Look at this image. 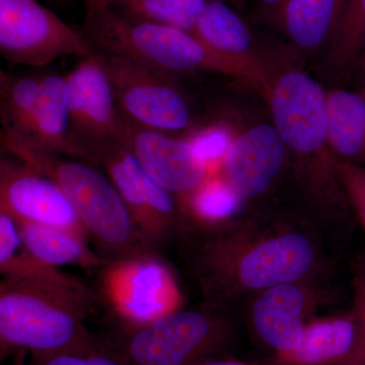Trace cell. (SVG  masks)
Masks as SVG:
<instances>
[{
	"instance_id": "obj_1",
	"label": "cell",
	"mask_w": 365,
	"mask_h": 365,
	"mask_svg": "<svg viewBox=\"0 0 365 365\" xmlns=\"http://www.w3.org/2000/svg\"><path fill=\"white\" fill-rule=\"evenodd\" d=\"M319 227L257 216L195 227L184 240L187 269L204 302L225 309L268 288L321 278L330 257Z\"/></svg>"
},
{
	"instance_id": "obj_2",
	"label": "cell",
	"mask_w": 365,
	"mask_h": 365,
	"mask_svg": "<svg viewBox=\"0 0 365 365\" xmlns=\"http://www.w3.org/2000/svg\"><path fill=\"white\" fill-rule=\"evenodd\" d=\"M98 300L83 281L21 254L0 281L1 359L14 349L43 356L102 347L86 323Z\"/></svg>"
},
{
	"instance_id": "obj_3",
	"label": "cell",
	"mask_w": 365,
	"mask_h": 365,
	"mask_svg": "<svg viewBox=\"0 0 365 365\" xmlns=\"http://www.w3.org/2000/svg\"><path fill=\"white\" fill-rule=\"evenodd\" d=\"M79 31L98 51L112 53L177 78L208 71L239 79L268 97L271 85L256 57L240 58L216 51L193 34L127 18L116 9L86 14Z\"/></svg>"
},
{
	"instance_id": "obj_4",
	"label": "cell",
	"mask_w": 365,
	"mask_h": 365,
	"mask_svg": "<svg viewBox=\"0 0 365 365\" xmlns=\"http://www.w3.org/2000/svg\"><path fill=\"white\" fill-rule=\"evenodd\" d=\"M11 157L58 185L97 253L106 261L160 255L145 244L123 198L100 168L78 158L47 153H23Z\"/></svg>"
},
{
	"instance_id": "obj_5",
	"label": "cell",
	"mask_w": 365,
	"mask_h": 365,
	"mask_svg": "<svg viewBox=\"0 0 365 365\" xmlns=\"http://www.w3.org/2000/svg\"><path fill=\"white\" fill-rule=\"evenodd\" d=\"M274 127L285 148L300 162L302 174L319 198L339 203L345 198L329 144L327 91L306 72H283L271 86Z\"/></svg>"
},
{
	"instance_id": "obj_6",
	"label": "cell",
	"mask_w": 365,
	"mask_h": 365,
	"mask_svg": "<svg viewBox=\"0 0 365 365\" xmlns=\"http://www.w3.org/2000/svg\"><path fill=\"white\" fill-rule=\"evenodd\" d=\"M225 309L204 304L179 307L141 324L115 347L129 365H196L208 359L225 341Z\"/></svg>"
},
{
	"instance_id": "obj_7",
	"label": "cell",
	"mask_w": 365,
	"mask_h": 365,
	"mask_svg": "<svg viewBox=\"0 0 365 365\" xmlns=\"http://www.w3.org/2000/svg\"><path fill=\"white\" fill-rule=\"evenodd\" d=\"M97 54L124 120L168 134L192 128L193 111L175 76L120 55L98 50Z\"/></svg>"
},
{
	"instance_id": "obj_8",
	"label": "cell",
	"mask_w": 365,
	"mask_h": 365,
	"mask_svg": "<svg viewBox=\"0 0 365 365\" xmlns=\"http://www.w3.org/2000/svg\"><path fill=\"white\" fill-rule=\"evenodd\" d=\"M97 52L72 28L36 0H0V53L16 66L42 67L64 56Z\"/></svg>"
},
{
	"instance_id": "obj_9",
	"label": "cell",
	"mask_w": 365,
	"mask_h": 365,
	"mask_svg": "<svg viewBox=\"0 0 365 365\" xmlns=\"http://www.w3.org/2000/svg\"><path fill=\"white\" fill-rule=\"evenodd\" d=\"M71 143L76 158L91 163L101 151L123 141L124 119L97 52L67 74Z\"/></svg>"
},
{
	"instance_id": "obj_10",
	"label": "cell",
	"mask_w": 365,
	"mask_h": 365,
	"mask_svg": "<svg viewBox=\"0 0 365 365\" xmlns=\"http://www.w3.org/2000/svg\"><path fill=\"white\" fill-rule=\"evenodd\" d=\"M102 295L129 326L141 325L182 307V294L162 255L109 262L98 270Z\"/></svg>"
},
{
	"instance_id": "obj_11",
	"label": "cell",
	"mask_w": 365,
	"mask_h": 365,
	"mask_svg": "<svg viewBox=\"0 0 365 365\" xmlns=\"http://www.w3.org/2000/svg\"><path fill=\"white\" fill-rule=\"evenodd\" d=\"M0 211L14 220L61 228L90 242L71 201L58 185L4 153L0 160Z\"/></svg>"
},
{
	"instance_id": "obj_12",
	"label": "cell",
	"mask_w": 365,
	"mask_h": 365,
	"mask_svg": "<svg viewBox=\"0 0 365 365\" xmlns=\"http://www.w3.org/2000/svg\"><path fill=\"white\" fill-rule=\"evenodd\" d=\"M123 141L146 176L182 202L210 177L188 139L176 138L124 120Z\"/></svg>"
},
{
	"instance_id": "obj_13",
	"label": "cell",
	"mask_w": 365,
	"mask_h": 365,
	"mask_svg": "<svg viewBox=\"0 0 365 365\" xmlns=\"http://www.w3.org/2000/svg\"><path fill=\"white\" fill-rule=\"evenodd\" d=\"M318 279L285 283L251 297L250 318L266 345L284 355L302 343L307 317L324 302Z\"/></svg>"
},
{
	"instance_id": "obj_14",
	"label": "cell",
	"mask_w": 365,
	"mask_h": 365,
	"mask_svg": "<svg viewBox=\"0 0 365 365\" xmlns=\"http://www.w3.org/2000/svg\"><path fill=\"white\" fill-rule=\"evenodd\" d=\"M287 150L272 125L260 124L235 136L222 162V177L242 202L265 195L277 182Z\"/></svg>"
},
{
	"instance_id": "obj_15",
	"label": "cell",
	"mask_w": 365,
	"mask_h": 365,
	"mask_svg": "<svg viewBox=\"0 0 365 365\" xmlns=\"http://www.w3.org/2000/svg\"><path fill=\"white\" fill-rule=\"evenodd\" d=\"M2 153H40L76 158L71 143L67 76L50 74L41 78L39 100L25 138L4 148Z\"/></svg>"
},
{
	"instance_id": "obj_16",
	"label": "cell",
	"mask_w": 365,
	"mask_h": 365,
	"mask_svg": "<svg viewBox=\"0 0 365 365\" xmlns=\"http://www.w3.org/2000/svg\"><path fill=\"white\" fill-rule=\"evenodd\" d=\"M90 163L100 168L111 180L130 211L144 242L155 251L150 213L153 180L146 176L133 153L124 141H120L101 151Z\"/></svg>"
},
{
	"instance_id": "obj_17",
	"label": "cell",
	"mask_w": 365,
	"mask_h": 365,
	"mask_svg": "<svg viewBox=\"0 0 365 365\" xmlns=\"http://www.w3.org/2000/svg\"><path fill=\"white\" fill-rule=\"evenodd\" d=\"M359 327L352 311L309 323L299 347L284 355L288 361L300 365L343 362L349 365L356 352Z\"/></svg>"
},
{
	"instance_id": "obj_18",
	"label": "cell",
	"mask_w": 365,
	"mask_h": 365,
	"mask_svg": "<svg viewBox=\"0 0 365 365\" xmlns=\"http://www.w3.org/2000/svg\"><path fill=\"white\" fill-rule=\"evenodd\" d=\"M348 0H287L276 14L290 42L302 50L332 44Z\"/></svg>"
},
{
	"instance_id": "obj_19",
	"label": "cell",
	"mask_w": 365,
	"mask_h": 365,
	"mask_svg": "<svg viewBox=\"0 0 365 365\" xmlns=\"http://www.w3.org/2000/svg\"><path fill=\"white\" fill-rule=\"evenodd\" d=\"M14 222L26 251L42 263L54 267L76 265L88 272L109 263L90 248L88 240L74 232L40 223Z\"/></svg>"
},
{
	"instance_id": "obj_20",
	"label": "cell",
	"mask_w": 365,
	"mask_h": 365,
	"mask_svg": "<svg viewBox=\"0 0 365 365\" xmlns=\"http://www.w3.org/2000/svg\"><path fill=\"white\" fill-rule=\"evenodd\" d=\"M329 144L339 162L365 165V95L361 91H327Z\"/></svg>"
},
{
	"instance_id": "obj_21",
	"label": "cell",
	"mask_w": 365,
	"mask_h": 365,
	"mask_svg": "<svg viewBox=\"0 0 365 365\" xmlns=\"http://www.w3.org/2000/svg\"><path fill=\"white\" fill-rule=\"evenodd\" d=\"M41 78L0 72L1 148L25 138L39 100Z\"/></svg>"
},
{
	"instance_id": "obj_22",
	"label": "cell",
	"mask_w": 365,
	"mask_h": 365,
	"mask_svg": "<svg viewBox=\"0 0 365 365\" xmlns=\"http://www.w3.org/2000/svg\"><path fill=\"white\" fill-rule=\"evenodd\" d=\"M193 35L216 51L240 58L252 55L253 36L246 21L223 0H209Z\"/></svg>"
},
{
	"instance_id": "obj_23",
	"label": "cell",
	"mask_w": 365,
	"mask_h": 365,
	"mask_svg": "<svg viewBox=\"0 0 365 365\" xmlns=\"http://www.w3.org/2000/svg\"><path fill=\"white\" fill-rule=\"evenodd\" d=\"M181 204L194 230L234 220L244 202L220 175L209 177Z\"/></svg>"
},
{
	"instance_id": "obj_24",
	"label": "cell",
	"mask_w": 365,
	"mask_h": 365,
	"mask_svg": "<svg viewBox=\"0 0 365 365\" xmlns=\"http://www.w3.org/2000/svg\"><path fill=\"white\" fill-rule=\"evenodd\" d=\"M209 0H129L116 9L127 18L193 33Z\"/></svg>"
},
{
	"instance_id": "obj_25",
	"label": "cell",
	"mask_w": 365,
	"mask_h": 365,
	"mask_svg": "<svg viewBox=\"0 0 365 365\" xmlns=\"http://www.w3.org/2000/svg\"><path fill=\"white\" fill-rule=\"evenodd\" d=\"M364 47L365 0H348L331 44V61L337 67L348 66L359 58Z\"/></svg>"
},
{
	"instance_id": "obj_26",
	"label": "cell",
	"mask_w": 365,
	"mask_h": 365,
	"mask_svg": "<svg viewBox=\"0 0 365 365\" xmlns=\"http://www.w3.org/2000/svg\"><path fill=\"white\" fill-rule=\"evenodd\" d=\"M234 139V133L227 125L212 124L197 130L188 140L196 155L209 165L223 162Z\"/></svg>"
},
{
	"instance_id": "obj_27",
	"label": "cell",
	"mask_w": 365,
	"mask_h": 365,
	"mask_svg": "<svg viewBox=\"0 0 365 365\" xmlns=\"http://www.w3.org/2000/svg\"><path fill=\"white\" fill-rule=\"evenodd\" d=\"M335 169L346 200L365 230V165L337 160Z\"/></svg>"
},
{
	"instance_id": "obj_28",
	"label": "cell",
	"mask_w": 365,
	"mask_h": 365,
	"mask_svg": "<svg viewBox=\"0 0 365 365\" xmlns=\"http://www.w3.org/2000/svg\"><path fill=\"white\" fill-rule=\"evenodd\" d=\"M30 365H129L115 347H102L91 352L59 353L33 356Z\"/></svg>"
},
{
	"instance_id": "obj_29",
	"label": "cell",
	"mask_w": 365,
	"mask_h": 365,
	"mask_svg": "<svg viewBox=\"0 0 365 365\" xmlns=\"http://www.w3.org/2000/svg\"><path fill=\"white\" fill-rule=\"evenodd\" d=\"M353 307L359 327L356 352L349 365H365V253L359 255L353 266Z\"/></svg>"
},
{
	"instance_id": "obj_30",
	"label": "cell",
	"mask_w": 365,
	"mask_h": 365,
	"mask_svg": "<svg viewBox=\"0 0 365 365\" xmlns=\"http://www.w3.org/2000/svg\"><path fill=\"white\" fill-rule=\"evenodd\" d=\"M129 0H83L86 13L101 11V9H117L123 6Z\"/></svg>"
},
{
	"instance_id": "obj_31",
	"label": "cell",
	"mask_w": 365,
	"mask_h": 365,
	"mask_svg": "<svg viewBox=\"0 0 365 365\" xmlns=\"http://www.w3.org/2000/svg\"><path fill=\"white\" fill-rule=\"evenodd\" d=\"M287 1V0H257V4L260 7L262 14L274 19Z\"/></svg>"
},
{
	"instance_id": "obj_32",
	"label": "cell",
	"mask_w": 365,
	"mask_h": 365,
	"mask_svg": "<svg viewBox=\"0 0 365 365\" xmlns=\"http://www.w3.org/2000/svg\"><path fill=\"white\" fill-rule=\"evenodd\" d=\"M196 365H248L235 360H212L207 359Z\"/></svg>"
},
{
	"instance_id": "obj_33",
	"label": "cell",
	"mask_w": 365,
	"mask_h": 365,
	"mask_svg": "<svg viewBox=\"0 0 365 365\" xmlns=\"http://www.w3.org/2000/svg\"><path fill=\"white\" fill-rule=\"evenodd\" d=\"M361 91V93H364V95H365V81H364V88H362V90H361V91Z\"/></svg>"
}]
</instances>
